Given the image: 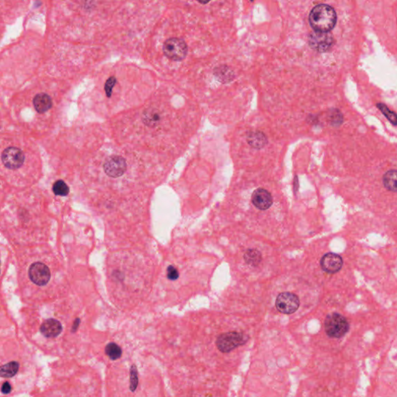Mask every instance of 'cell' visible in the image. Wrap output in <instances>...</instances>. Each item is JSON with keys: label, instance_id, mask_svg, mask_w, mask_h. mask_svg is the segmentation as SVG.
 <instances>
[{"label": "cell", "instance_id": "44dd1931", "mask_svg": "<svg viewBox=\"0 0 397 397\" xmlns=\"http://www.w3.org/2000/svg\"><path fill=\"white\" fill-rule=\"evenodd\" d=\"M53 192L56 196H65L69 193V188L62 180H57L53 186Z\"/></svg>", "mask_w": 397, "mask_h": 397}, {"label": "cell", "instance_id": "52a82bcc", "mask_svg": "<svg viewBox=\"0 0 397 397\" xmlns=\"http://www.w3.org/2000/svg\"><path fill=\"white\" fill-rule=\"evenodd\" d=\"M24 159L23 151L16 147L7 148L4 150L1 155V160L3 165L12 170L20 168L24 162Z\"/></svg>", "mask_w": 397, "mask_h": 397}, {"label": "cell", "instance_id": "6da1fadb", "mask_svg": "<svg viewBox=\"0 0 397 397\" xmlns=\"http://www.w3.org/2000/svg\"><path fill=\"white\" fill-rule=\"evenodd\" d=\"M309 21L314 31L328 33L336 25L337 13L331 5L319 4L313 8Z\"/></svg>", "mask_w": 397, "mask_h": 397}, {"label": "cell", "instance_id": "d6986e66", "mask_svg": "<svg viewBox=\"0 0 397 397\" xmlns=\"http://www.w3.org/2000/svg\"><path fill=\"white\" fill-rule=\"evenodd\" d=\"M214 74H215L216 77L220 80V82H229L230 80L232 79L233 78L232 71L226 66H221V67L216 68Z\"/></svg>", "mask_w": 397, "mask_h": 397}, {"label": "cell", "instance_id": "484cf974", "mask_svg": "<svg viewBox=\"0 0 397 397\" xmlns=\"http://www.w3.org/2000/svg\"><path fill=\"white\" fill-rule=\"evenodd\" d=\"M12 391V387L8 382H5L1 387V392L3 394H9Z\"/></svg>", "mask_w": 397, "mask_h": 397}, {"label": "cell", "instance_id": "4316f807", "mask_svg": "<svg viewBox=\"0 0 397 397\" xmlns=\"http://www.w3.org/2000/svg\"><path fill=\"white\" fill-rule=\"evenodd\" d=\"M79 324H80V320L78 319V318H77V319L75 320V322H74V324H73L72 328H71V329H72L71 330V332H76L77 329H78V326H79Z\"/></svg>", "mask_w": 397, "mask_h": 397}, {"label": "cell", "instance_id": "7c38bea8", "mask_svg": "<svg viewBox=\"0 0 397 397\" xmlns=\"http://www.w3.org/2000/svg\"><path fill=\"white\" fill-rule=\"evenodd\" d=\"M61 332V324L55 319L46 320L40 326V332L46 338H56Z\"/></svg>", "mask_w": 397, "mask_h": 397}, {"label": "cell", "instance_id": "ac0fdd59", "mask_svg": "<svg viewBox=\"0 0 397 397\" xmlns=\"http://www.w3.org/2000/svg\"><path fill=\"white\" fill-rule=\"evenodd\" d=\"M248 141L253 148H261L266 144V139L262 133H251L248 136Z\"/></svg>", "mask_w": 397, "mask_h": 397}, {"label": "cell", "instance_id": "ffe728a7", "mask_svg": "<svg viewBox=\"0 0 397 397\" xmlns=\"http://www.w3.org/2000/svg\"><path fill=\"white\" fill-rule=\"evenodd\" d=\"M106 356L111 360H116L120 359L122 356V349L120 346L115 343L108 344L105 349Z\"/></svg>", "mask_w": 397, "mask_h": 397}, {"label": "cell", "instance_id": "2e32d148", "mask_svg": "<svg viewBox=\"0 0 397 397\" xmlns=\"http://www.w3.org/2000/svg\"><path fill=\"white\" fill-rule=\"evenodd\" d=\"M397 173L396 170H390L384 175V185L386 189L397 192Z\"/></svg>", "mask_w": 397, "mask_h": 397}, {"label": "cell", "instance_id": "5bb4252c", "mask_svg": "<svg viewBox=\"0 0 397 397\" xmlns=\"http://www.w3.org/2000/svg\"><path fill=\"white\" fill-rule=\"evenodd\" d=\"M142 120L146 126L153 128V127L158 126L160 120H161V116L157 109L150 108L143 113Z\"/></svg>", "mask_w": 397, "mask_h": 397}, {"label": "cell", "instance_id": "603a6c76", "mask_svg": "<svg viewBox=\"0 0 397 397\" xmlns=\"http://www.w3.org/2000/svg\"><path fill=\"white\" fill-rule=\"evenodd\" d=\"M138 386V373L135 365H133L130 369V389L132 392H134Z\"/></svg>", "mask_w": 397, "mask_h": 397}, {"label": "cell", "instance_id": "e0dca14e", "mask_svg": "<svg viewBox=\"0 0 397 397\" xmlns=\"http://www.w3.org/2000/svg\"><path fill=\"white\" fill-rule=\"evenodd\" d=\"M245 262L250 266H257L262 261V255L256 249H249L244 256Z\"/></svg>", "mask_w": 397, "mask_h": 397}, {"label": "cell", "instance_id": "3957f363", "mask_svg": "<svg viewBox=\"0 0 397 397\" xmlns=\"http://www.w3.org/2000/svg\"><path fill=\"white\" fill-rule=\"evenodd\" d=\"M248 338L243 333L233 332L222 334L217 338V347L223 353H228L236 348L244 345L248 342Z\"/></svg>", "mask_w": 397, "mask_h": 397}, {"label": "cell", "instance_id": "8fae6325", "mask_svg": "<svg viewBox=\"0 0 397 397\" xmlns=\"http://www.w3.org/2000/svg\"><path fill=\"white\" fill-rule=\"evenodd\" d=\"M252 201L256 208L266 210L273 205V200L269 191L264 189H258L252 194Z\"/></svg>", "mask_w": 397, "mask_h": 397}, {"label": "cell", "instance_id": "4fadbf2b", "mask_svg": "<svg viewBox=\"0 0 397 397\" xmlns=\"http://www.w3.org/2000/svg\"><path fill=\"white\" fill-rule=\"evenodd\" d=\"M33 104L36 112H38L39 113H43L51 108L52 100L47 94H37L33 98Z\"/></svg>", "mask_w": 397, "mask_h": 397}, {"label": "cell", "instance_id": "7402d4cb", "mask_svg": "<svg viewBox=\"0 0 397 397\" xmlns=\"http://www.w3.org/2000/svg\"><path fill=\"white\" fill-rule=\"evenodd\" d=\"M377 107L381 110L382 113L384 116H386L387 119H388L395 126L397 125V115L394 112L391 111L390 110L388 107H387L386 105L382 104V103H379L377 104Z\"/></svg>", "mask_w": 397, "mask_h": 397}, {"label": "cell", "instance_id": "ba28073f", "mask_svg": "<svg viewBox=\"0 0 397 397\" xmlns=\"http://www.w3.org/2000/svg\"><path fill=\"white\" fill-rule=\"evenodd\" d=\"M105 173L111 178L122 176L127 170V163L124 158L118 155L109 157L103 165Z\"/></svg>", "mask_w": 397, "mask_h": 397}, {"label": "cell", "instance_id": "cb8c5ba5", "mask_svg": "<svg viewBox=\"0 0 397 397\" xmlns=\"http://www.w3.org/2000/svg\"><path fill=\"white\" fill-rule=\"evenodd\" d=\"M116 79L115 77L112 76L106 81L105 84V91H106V96L110 97L112 95V91H113V87L116 85Z\"/></svg>", "mask_w": 397, "mask_h": 397}, {"label": "cell", "instance_id": "9c48e42d", "mask_svg": "<svg viewBox=\"0 0 397 397\" xmlns=\"http://www.w3.org/2000/svg\"><path fill=\"white\" fill-rule=\"evenodd\" d=\"M30 280L37 286H45L50 281V272L45 264L34 262L29 269Z\"/></svg>", "mask_w": 397, "mask_h": 397}, {"label": "cell", "instance_id": "7a4b0ae2", "mask_svg": "<svg viewBox=\"0 0 397 397\" xmlns=\"http://www.w3.org/2000/svg\"><path fill=\"white\" fill-rule=\"evenodd\" d=\"M325 328L327 335L330 338H340L349 332V324L344 316L338 313H333L327 316Z\"/></svg>", "mask_w": 397, "mask_h": 397}, {"label": "cell", "instance_id": "5b68a950", "mask_svg": "<svg viewBox=\"0 0 397 397\" xmlns=\"http://www.w3.org/2000/svg\"><path fill=\"white\" fill-rule=\"evenodd\" d=\"M333 35L328 33L314 31L309 36V43L311 48L318 52H327L333 46Z\"/></svg>", "mask_w": 397, "mask_h": 397}, {"label": "cell", "instance_id": "9a60e30c", "mask_svg": "<svg viewBox=\"0 0 397 397\" xmlns=\"http://www.w3.org/2000/svg\"><path fill=\"white\" fill-rule=\"evenodd\" d=\"M18 370H19V363L16 362H10L0 367V377L10 378L17 373Z\"/></svg>", "mask_w": 397, "mask_h": 397}, {"label": "cell", "instance_id": "277c9868", "mask_svg": "<svg viewBox=\"0 0 397 397\" xmlns=\"http://www.w3.org/2000/svg\"><path fill=\"white\" fill-rule=\"evenodd\" d=\"M163 52L168 58L172 61H182L187 54V44L182 39L172 37L164 43Z\"/></svg>", "mask_w": 397, "mask_h": 397}, {"label": "cell", "instance_id": "30bf717a", "mask_svg": "<svg viewBox=\"0 0 397 397\" xmlns=\"http://www.w3.org/2000/svg\"><path fill=\"white\" fill-rule=\"evenodd\" d=\"M321 268L328 273H338L343 266V260L340 255L335 253H328L323 257L321 261Z\"/></svg>", "mask_w": 397, "mask_h": 397}, {"label": "cell", "instance_id": "d4e9b609", "mask_svg": "<svg viewBox=\"0 0 397 397\" xmlns=\"http://www.w3.org/2000/svg\"><path fill=\"white\" fill-rule=\"evenodd\" d=\"M167 276L170 280H176L179 278L177 269L174 268L173 266H168V269H167Z\"/></svg>", "mask_w": 397, "mask_h": 397}, {"label": "cell", "instance_id": "8992f818", "mask_svg": "<svg viewBox=\"0 0 397 397\" xmlns=\"http://www.w3.org/2000/svg\"><path fill=\"white\" fill-rule=\"evenodd\" d=\"M276 307L282 314H293L300 307V300L294 293H280L276 299Z\"/></svg>", "mask_w": 397, "mask_h": 397}]
</instances>
